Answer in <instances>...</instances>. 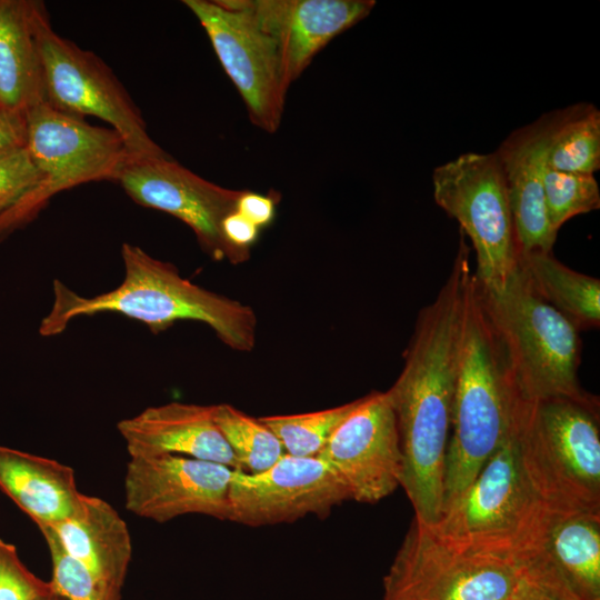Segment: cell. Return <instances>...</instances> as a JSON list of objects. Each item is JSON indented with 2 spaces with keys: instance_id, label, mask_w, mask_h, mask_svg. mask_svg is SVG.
<instances>
[{
  "instance_id": "cell-36",
  "label": "cell",
  "mask_w": 600,
  "mask_h": 600,
  "mask_svg": "<svg viewBox=\"0 0 600 600\" xmlns=\"http://www.w3.org/2000/svg\"><path fill=\"white\" fill-rule=\"evenodd\" d=\"M382 600H399V599H396V598H392V597H389V596H384V594H383Z\"/></svg>"
},
{
  "instance_id": "cell-34",
  "label": "cell",
  "mask_w": 600,
  "mask_h": 600,
  "mask_svg": "<svg viewBox=\"0 0 600 600\" xmlns=\"http://www.w3.org/2000/svg\"><path fill=\"white\" fill-rule=\"evenodd\" d=\"M27 116L0 106V154L26 148Z\"/></svg>"
},
{
  "instance_id": "cell-9",
  "label": "cell",
  "mask_w": 600,
  "mask_h": 600,
  "mask_svg": "<svg viewBox=\"0 0 600 600\" xmlns=\"http://www.w3.org/2000/svg\"><path fill=\"white\" fill-rule=\"evenodd\" d=\"M432 187L436 203L471 240L477 281L487 290L501 289L518 267L519 247L494 153L467 152L437 167Z\"/></svg>"
},
{
  "instance_id": "cell-2",
  "label": "cell",
  "mask_w": 600,
  "mask_h": 600,
  "mask_svg": "<svg viewBox=\"0 0 600 600\" xmlns=\"http://www.w3.org/2000/svg\"><path fill=\"white\" fill-rule=\"evenodd\" d=\"M121 257L124 278L110 291L84 297L54 280L53 302L40 322V334H60L79 317L116 312L142 322L154 334L180 320L203 322L229 348L240 352L254 348L258 320L251 307L192 283L173 264L139 246L123 243Z\"/></svg>"
},
{
  "instance_id": "cell-20",
  "label": "cell",
  "mask_w": 600,
  "mask_h": 600,
  "mask_svg": "<svg viewBox=\"0 0 600 600\" xmlns=\"http://www.w3.org/2000/svg\"><path fill=\"white\" fill-rule=\"evenodd\" d=\"M0 490L38 528L70 518L83 496L71 467L4 446H0Z\"/></svg>"
},
{
  "instance_id": "cell-22",
  "label": "cell",
  "mask_w": 600,
  "mask_h": 600,
  "mask_svg": "<svg viewBox=\"0 0 600 600\" xmlns=\"http://www.w3.org/2000/svg\"><path fill=\"white\" fill-rule=\"evenodd\" d=\"M536 551L578 600H600V513L554 514Z\"/></svg>"
},
{
  "instance_id": "cell-23",
  "label": "cell",
  "mask_w": 600,
  "mask_h": 600,
  "mask_svg": "<svg viewBox=\"0 0 600 600\" xmlns=\"http://www.w3.org/2000/svg\"><path fill=\"white\" fill-rule=\"evenodd\" d=\"M518 267L533 291L579 331L599 327V279L564 266L552 251L519 253Z\"/></svg>"
},
{
  "instance_id": "cell-15",
  "label": "cell",
  "mask_w": 600,
  "mask_h": 600,
  "mask_svg": "<svg viewBox=\"0 0 600 600\" xmlns=\"http://www.w3.org/2000/svg\"><path fill=\"white\" fill-rule=\"evenodd\" d=\"M231 473L227 466L184 456H132L124 477L126 508L160 523L184 514L227 520Z\"/></svg>"
},
{
  "instance_id": "cell-4",
  "label": "cell",
  "mask_w": 600,
  "mask_h": 600,
  "mask_svg": "<svg viewBox=\"0 0 600 600\" xmlns=\"http://www.w3.org/2000/svg\"><path fill=\"white\" fill-rule=\"evenodd\" d=\"M521 463L540 502L554 514L600 513L598 397L513 403Z\"/></svg>"
},
{
  "instance_id": "cell-32",
  "label": "cell",
  "mask_w": 600,
  "mask_h": 600,
  "mask_svg": "<svg viewBox=\"0 0 600 600\" xmlns=\"http://www.w3.org/2000/svg\"><path fill=\"white\" fill-rule=\"evenodd\" d=\"M222 234L240 262L250 257V247L257 241L259 229L237 210L229 213L222 221Z\"/></svg>"
},
{
  "instance_id": "cell-27",
  "label": "cell",
  "mask_w": 600,
  "mask_h": 600,
  "mask_svg": "<svg viewBox=\"0 0 600 600\" xmlns=\"http://www.w3.org/2000/svg\"><path fill=\"white\" fill-rule=\"evenodd\" d=\"M543 192L549 223L557 233L573 217L600 208V190L593 174L562 172L547 167Z\"/></svg>"
},
{
  "instance_id": "cell-14",
  "label": "cell",
  "mask_w": 600,
  "mask_h": 600,
  "mask_svg": "<svg viewBox=\"0 0 600 600\" xmlns=\"http://www.w3.org/2000/svg\"><path fill=\"white\" fill-rule=\"evenodd\" d=\"M340 478L350 500L377 503L401 482L396 416L386 391H372L341 422L317 456Z\"/></svg>"
},
{
  "instance_id": "cell-12",
  "label": "cell",
  "mask_w": 600,
  "mask_h": 600,
  "mask_svg": "<svg viewBox=\"0 0 600 600\" xmlns=\"http://www.w3.org/2000/svg\"><path fill=\"white\" fill-rule=\"evenodd\" d=\"M116 182L136 203L169 213L186 223L213 260L241 263L226 242L221 228L223 219L236 210L241 190L208 181L168 153L128 156Z\"/></svg>"
},
{
  "instance_id": "cell-10",
  "label": "cell",
  "mask_w": 600,
  "mask_h": 600,
  "mask_svg": "<svg viewBox=\"0 0 600 600\" xmlns=\"http://www.w3.org/2000/svg\"><path fill=\"white\" fill-rule=\"evenodd\" d=\"M522 564L467 553L413 519L383 579V594L399 600H510Z\"/></svg>"
},
{
  "instance_id": "cell-13",
  "label": "cell",
  "mask_w": 600,
  "mask_h": 600,
  "mask_svg": "<svg viewBox=\"0 0 600 600\" xmlns=\"http://www.w3.org/2000/svg\"><path fill=\"white\" fill-rule=\"evenodd\" d=\"M348 500L347 488L324 461L284 453L262 472L232 470L227 520L263 527L293 522L309 514L324 518Z\"/></svg>"
},
{
  "instance_id": "cell-18",
  "label": "cell",
  "mask_w": 600,
  "mask_h": 600,
  "mask_svg": "<svg viewBox=\"0 0 600 600\" xmlns=\"http://www.w3.org/2000/svg\"><path fill=\"white\" fill-rule=\"evenodd\" d=\"M118 431L130 457L170 453L240 470L213 417V404L169 402L121 420Z\"/></svg>"
},
{
  "instance_id": "cell-5",
  "label": "cell",
  "mask_w": 600,
  "mask_h": 600,
  "mask_svg": "<svg viewBox=\"0 0 600 600\" xmlns=\"http://www.w3.org/2000/svg\"><path fill=\"white\" fill-rule=\"evenodd\" d=\"M554 513L538 499L523 470L512 416L508 432L474 480L428 527L457 550L523 563Z\"/></svg>"
},
{
  "instance_id": "cell-28",
  "label": "cell",
  "mask_w": 600,
  "mask_h": 600,
  "mask_svg": "<svg viewBox=\"0 0 600 600\" xmlns=\"http://www.w3.org/2000/svg\"><path fill=\"white\" fill-rule=\"evenodd\" d=\"M52 561L53 589L68 600H120L121 592L98 580L61 547L53 530L39 527Z\"/></svg>"
},
{
  "instance_id": "cell-30",
  "label": "cell",
  "mask_w": 600,
  "mask_h": 600,
  "mask_svg": "<svg viewBox=\"0 0 600 600\" xmlns=\"http://www.w3.org/2000/svg\"><path fill=\"white\" fill-rule=\"evenodd\" d=\"M510 600H578L554 568L536 551L522 563Z\"/></svg>"
},
{
  "instance_id": "cell-16",
  "label": "cell",
  "mask_w": 600,
  "mask_h": 600,
  "mask_svg": "<svg viewBox=\"0 0 600 600\" xmlns=\"http://www.w3.org/2000/svg\"><path fill=\"white\" fill-rule=\"evenodd\" d=\"M274 42L287 89L333 38L364 19L373 0H229Z\"/></svg>"
},
{
  "instance_id": "cell-11",
  "label": "cell",
  "mask_w": 600,
  "mask_h": 600,
  "mask_svg": "<svg viewBox=\"0 0 600 600\" xmlns=\"http://www.w3.org/2000/svg\"><path fill=\"white\" fill-rule=\"evenodd\" d=\"M183 4L204 29L251 122L263 131L276 132L288 89L274 42L250 14L229 0H184Z\"/></svg>"
},
{
  "instance_id": "cell-35",
  "label": "cell",
  "mask_w": 600,
  "mask_h": 600,
  "mask_svg": "<svg viewBox=\"0 0 600 600\" xmlns=\"http://www.w3.org/2000/svg\"><path fill=\"white\" fill-rule=\"evenodd\" d=\"M39 600H68V599L53 589L49 594L40 598Z\"/></svg>"
},
{
  "instance_id": "cell-17",
  "label": "cell",
  "mask_w": 600,
  "mask_h": 600,
  "mask_svg": "<svg viewBox=\"0 0 600 600\" xmlns=\"http://www.w3.org/2000/svg\"><path fill=\"white\" fill-rule=\"evenodd\" d=\"M560 110L512 131L493 152L507 188L519 253L552 251L557 232L549 223L543 177Z\"/></svg>"
},
{
  "instance_id": "cell-19",
  "label": "cell",
  "mask_w": 600,
  "mask_h": 600,
  "mask_svg": "<svg viewBox=\"0 0 600 600\" xmlns=\"http://www.w3.org/2000/svg\"><path fill=\"white\" fill-rule=\"evenodd\" d=\"M48 527L71 558L98 580L121 592L132 544L126 521L110 503L83 494L70 518Z\"/></svg>"
},
{
  "instance_id": "cell-21",
  "label": "cell",
  "mask_w": 600,
  "mask_h": 600,
  "mask_svg": "<svg viewBox=\"0 0 600 600\" xmlns=\"http://www.w3.org/2000/svg\"><path fill=\"white\" fill-rule=\"evenodd\" d=\"M37 0H0V106L27 114L46 102Z\"/></svg>"
},
{
  "instance_id": "cell-26",
  "label": "cell",
  "mask_w": 600,
  "mask_h": 600,
  "mask_svg": "<svg viewBox=\"0 0 600 600\" xmlns=\"http://www.w3.org/2000/svg\"><path fill=\"white\" fill-rule=\"evenodd\" d=\"M358 401L359 398L323 410L266 416L259 420L277 436L286 453L294 457H317Z\"/></svg>"
},
{
  "instance_id": "cell-6",
  "label": "cell",
  "mask_w": 600,
  "mask_h": 600,
  "mask_svg": "<svg viewBox=\"0 0 600 600\" xmlns=\"http://www.w3.org/2000/svg\"><path fill=\"white\" fill-rule=\"evenodd\" d=\"M478 286L522 399L596 398L579 382V330L533 291L519 267L499 290Z\"/></svg>"
},
{
  "instance_id": "cell-8",
  "label": "cell",
  "mask_w": 600,
  "mask_h": 600,
  "mask_svg": "<svg viewBox=\"0 0 600 600\" xmlns=\"http://www.w3.org/2000/svg\"><path fill=\"white\" fill-rule=\"evenodd\" d=\"M34 26L46 103L63 113L107 122L131 157L167 154L150 137L140 109L110 67L94 52L58 34L42 1H36Z\"/></svg>"
},
{
  "instance_id": "cell-24",
  "label": "cell",
  "mask_w": 600,
  "mask_h": 600,
  "mask_svg": "<svg viewBox=\"0 0 600 600\" xmlns=\"http://www.w3.org/2000/svg\"><path fill=\"white\" fill-rule=\"evenodd\" d=\"M547 167L594 176L600 168V111L596 106L579 103L560 110L548 149Z\"/></svg>"
},
{
  "instance_id": "cell-25",
  "label": "cell",
  "mask_w": 600,
  "mask_h": 600,
  "mask_svg": "<svg viewBox=\"0 0 600 600\" xmlns=\"http://www.w3.org/2000/svg\"><path fill=\"white\" fill-rule=\"evenodd\" d=\"M213 417L241 471L262 472L286 453L280 440L259 418L228 403L213 404Z\"/></svg>"
},
{
  "instance_id": "cell-7",
  "label": "cell",
  "mask_w": 600,
  "mask_h": 600,
  "mask_svg": "<svg viewBox=\"0 0 600 600\" xmlns=\"http://www.w3.org/2000/svg\"><path fill=\"white\" fill-rule=\"evenodd\" d=\"M26 116V148L40 178L0 212V242L33 221L56 194L82 183L116 182L129 156L116 130L92 126L46 102Z\"/></svg>"
},
{
  "instance_id": "cell-33",
  "label": "cell",
  "mask_w": 600,
  "mask_h": 600,
  "mask_svg": "<svg viewBox=\"0 0 600 600\" xmlns=\"http://www.w3.org/2000/svg\"><path fill=\"white\" fill-rule=\"evenodd\" d=\"M278 199L276 192L261 194L251 190H241L236 210L260 230L272 223Z\"/></svg>"
},
{
  "instance_id": "cell-31",
  "label": "cell",
  "mask_w": 600,
  "mask_h": 600,
  "mask_svg": "<svg viewBox=\"0 0 600 600\" xmlns=\"http://www.w3.org/2000/svg\"><path fill=\"white\" fill-rule=\"evenodd\" d=\"M40 176L27 148L0 154V212L32 188Z\"/></svg>"
},
{
  "instance_id": "cell-1",
  "label": "cell",
  "mask_w": 600,
  "mask_h": 600,
  "mask_svg": "<svg viewBox=\"0 0 600 600\" xmlns=\"http://www.w3.org/2000/svg\"><path fill=\"white\" fill-rule=\"evenodd\" d=\"M469 257L457 253L436 299L423 307L403 352V368L386 391L402 457L400 486L414 519L434 526L443 511L446 453L451 430Z\"/></svg>"
},
{
  "instance_id": "cell-29",
  "label": "cell",
  "mask_w": 600,
  "mask_h": 600,
  "mask_svg": "<svg viewBox=\"0 0 600 600\" xmlns=\"http://www.w3.org/2000/svg\"><path fill=\"white\" fill-rule=\"evenodd\" d=\"M53 590L51 581L33 574L14 544L0 538V600H39Z\"/></svg>"
},
{
  "instance_id": "cell-3",
  "label": "cell",
  "mask_w": 600,
  "mask_h": 600,
  "mask_svg": "<svg viewBox=\"0 0 600 600\" xmlns=\"http://www.w3.org/2000/svg\"><path fill=\"white\" fill-rule=\"evenodd\" d=\"M516 393L506 352L471 272L463 293L443 510L467 489L501 444L510 426Z\"/></svg>"
}]
</instances>
